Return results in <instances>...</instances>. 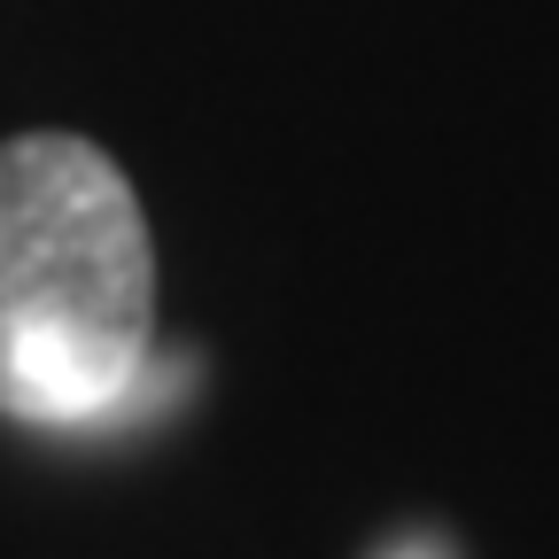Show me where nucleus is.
Returning a JSON list of instances; mask_svg holds the SVG:
<instances>
[{"mask_svg": "<svg viewBox=\"0 0 559 559\" xmlns=\"http://www.w3.org/2000/svg\"><path fill=\"white\" fill-rule=\"evenodd\" d=\"M381 559H451V544H443V536H404V544H389Z\"/></svg>", "mask_w": 559, "mask_h": 559, "instance_id": "2", "label": "nucleus"}, {"mask_svg": "<svg viewBox=\"0 0 559 559\" xmlns=\"http://www.w3.org/2000/svg\"><path fill=\"white\" fill-rule=\"evenodd\" d=\"M156 358V249L140 194L79 132L0 140V412L94 428Z\"/></svg>", "mask_w": 559, "mask_h": 559, "instance_id": "1", "label": "nucleus"}]
</instances>
